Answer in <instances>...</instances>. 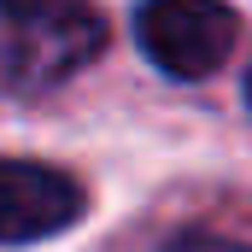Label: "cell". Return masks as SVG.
<instances>
[{
    "label": "cell",
    "instance_id": "6da1fadb",
    "mask_svg": "<svg viewBox=\"0 0 252 252\" xmlns=\"http://www.w3.org/2000/svg\"><path fill=\"white\" fill-rule=\"evenodd\" d=\"M106 47V24L88 0H0V88L41 94Z\"/></svg>",
    "mask_w": 252,
    "mask_h": 252
},
{
    "label": "cell",
    "instance_id": "7a4b0ae2",
    "mask_svg": "<svg viewBox=\"0 0 252 252\" xmlns=\"http://www.w3.org/2000/svg\"><path fill=\"white\" fill-rule=\"evenodd\" d=\"M135 41L164 76L199 82L235 53V12L223 0H141Z\"/></svg>",
    "mask_w": 252,
    "mask_h": 252
},
{
    "label": "cell",
    "instance_id": "3957f363",
    "mask_svg": "<svg viewBox=\"0 0 252 252\" xmlns=\"http://www.w3.org/2000/svg\"><path fill=\"white\" fill-rule=\"evenodd\" d=\"M82 182L35 158H0V247L64 235L82 217Z\"/></svg>",
    "mask_w": 252,
    "mask_h": 252
},
{
    "label": "cell",
    "instance_id": "277c9868",
    "mask_svg": "<svg viewBox=\"0 0 252 252\" xmlns=\"http://www.w3.org/2000/svg\"><path fill=\"white\" fill-rule=\"evenodd\" d=\"M164 252H247V247H229V241H170Z\"/></svg>",
    "mask_w": 252,
    "mask_h": 252
},
{
    "label": "cell",
    "instance_id": "5b68a950",
    "mask_svg": "<svg viewBox=\"0 0 252 252\" xmlns=\"http://www.w3.org/2000/svg\"><path fill=\"white\" fill-rule=\"evenodd\" d=\"M247 106H252V76H247Z\"/></svg>",
    "mask_w": 252,
    "mask_h": 252
}]
</instances>
